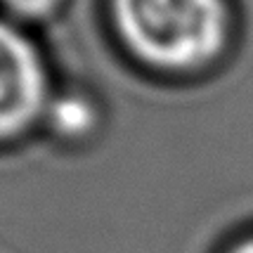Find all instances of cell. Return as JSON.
<instances>
[{"instance_id": "6da1fadb", "label": "cell", "mask_w": 253, "mask_h": 253, "mask_svg": "<svg viewBox=\"0 0 253 253\" xmlns=\"http://www.w3.org/2000/svg\"><path fill=\"white\" fill-rule=\"evenodd\" d=\"M111 17L130 52L166 71L209 64L230 29L225 0H111Z\"/></svg>"}, {"instance_id": "3957f363", "label": "cell", "mask_w": 253, "mask_h": 253, "mask_svg": "<svg viewBox=\"0 0 253 253\" xmlns=\"http://www.w3.org/2000/svg\"><path fill=\"white\" fill-rule=\"evenodd\" d=\"M62 0H0L10 19H43L57 10Z\"/></svg>"}, {"instance_id": "277c9868", "label": "cell", "mask_w": 253, "mask_h": 253, "mask_svg": "<svg viewBox=\"0 0 253 253\" xmlns=\"http://www.w3.org/2000/svg\"><path fill=\"white\" fill-rule=\"evenodd\" d=\"M55 123H59V128L66 132H81L90 123V111L81 102L69 99V102H62L59 114L55 116Z\"/></svg>"}, {"instance_id": "7a4b0ae2", "label": "cell", "mask_w": 253, "mask_h": 253, "mask_svg": "<svg viewBox=\"0 0 253 253\" xmlns=\"http://www.w3.org/2000/svg\"><path fill=\"white\" fill-rule=\"evenodd\" d=\"M47 102V76L29 36L0 17V140H12L38 121Z\"/></svg>"}, {"instance_id": "5b68a950", "label": "cell", "mask_w": 253, "mask_h": 253, "mask_svg": "<svg viewBox=\"0 0 253 253\" xmlns=\"http://www.w3.org/2000/svg\"><path fill=\"white\" fill-rule=\"evenodd\" d=\"M232 253H253V239H249V242H244V244H239L237 249Z\"/></svg>"}]
</instances>
